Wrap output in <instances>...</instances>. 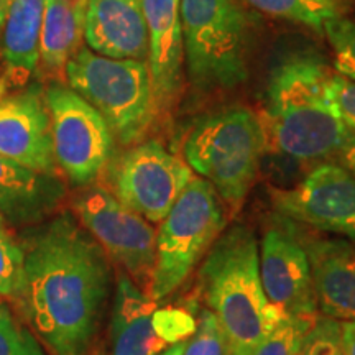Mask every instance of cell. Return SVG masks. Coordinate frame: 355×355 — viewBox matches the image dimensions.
Instances as JSON below:
<instances>
[{"label": "cell", "instance_id": "obj_1", "mask_svg": "<svg viewBox=\"0 0 355 355\" xmlns=\"http://www.w3.org/2000/svg\"><path fill=\"white\" fill-rule=\"evenodd\" d=\"M24 254L13 301L25 321L55 355H87L110 295L109 257L71 214L30 230Z\"/></svg>", "mask_w": 355, "mask_h": 355}, {"label": "cell", "instance_id": "obj_2", "mask_svg": "<svg viewBox=\"0 0 355 355\" xmlns=\"http://www.w3.org/2000/svg\"><path fill=\"white\" fill-rule=\"evenodd\" d=\"M331 78L332 71L306 53L273 69L260 115L268 148L301 162L340 152L352 133L336 107Z\"/></svg>", "mask_w": 355, "mask_h": 355}, {"label": "cell", "instance_id": "obj_3", "mask_svg": "<svg viewBox=\"0 0 355 355\" xmlns=\"http://www.w3.org/2000/svg\"><path fill=\"white\" fill-rule=\"evenodd\" d=\"M199 293L219 321L230 355H248L270 329L278 308L266 300L254 230L237 224L222 232L204 257Z\"/></svg>", "mask_w": 355, "mask_h": 355}, {"label": "cell", "instance_id": "obj_4", "mask_svg": "<svg viewBox=\"0 0 355 355\" xmlns=\"http://www.w3.org/2000/svg\"><path fill=\"white\" fill-rule=\"evenodd\" d=\"M266 148L260 115L241 105L204 117L189 132L183 153L194 175L211 183L235 216L259 176Z\"/></svg>", "mask_w": 355, "mask_h": 355}, {"label": "cell", "instance_id": "obj_5", "mask_svg": "<svg viewBox=\"0 0 355 355\" xmlns=\"http://www.w3.org/2000/svg\"><path fill=\"white\" fill-rule=\"evenodd\" d=\"M66 81L122 145L139 144L159 112L146 61L114 60L81 48L66 66Z\"/></svg>", "mask_w": 355, "mask_h": 355}, {"label": "cell", "instance_id": "obj_6", "mask_svg": "<svg viewBox=\"0 0 355 355\" xmlns=\"http://www.w3.org/2000/svg\"><path fill=\"white\" fill-rule=\"evenodd\" d=\"M250 25L241 0H181L183 61L194 86L214 91L247 81Z\"/></svg>", "mask_w": 355, "mask_h": 355}, {"label": "cell", "instance_id": "obj_7", "mask_svg": "<svg viewBox=\"0 0 355 355\" xmlns=\"http://www.w3.org/2000/svg\"><path fill=\"white\" fill-rule=\"evenodd\" d=\"M225 206L211 183L194 175L157 230V259L148 296L162 303L206 257L227 225Z\"/></svg>", "mask_w": 355, "mask_h": 355}, {"label": "cell", "instance_id": "obj_8", "mask_svg": "<svg viewBox=\"0 0 355 355\" xmlns=\"http://www.w3.org/2000/svg\"><path fill=\"white\" fill-rule=\"evenodd\" d=\"M79 224L94 237L105 255L148 293L157 259V230L102 186L87 184L73 198Z\"/></svg>", "mask_w": 355, "mask_h": 355}, {"label": "cell", "instance_id": "obj_9", "mask_svg": "<svg viewBox=\"0 0 355 355\" xmlns=\"http://www.w3.org/2000/svg\"><path fill=\"white\" fill-rule=\"evenodd\" d=\"M43 92L58 168L71 183L91 184L112 153L114 135L107 122L64 83H51Z\"/></svg>", "mask_w": 355, "mask_h": 355}, {"label": "cell", "instance_id": "obj_10", "mask_svg": "<svg viewBox=\"0 0 355 355\" xmlns=\"http://www.w3.org/2000/svg\"><path fill=\"white\" fill-rule=\"evenodd\" d=\"M194 178L188 163L157 140L132 146L114 170L119 201L152 224H159Z\"/></svg>", "mask_w": 355, "mask_h": 355}, {"label": "cell", "instance_id": "obj_11", "mask_svg": "<svg viewBox=\"0 0 355 355\" xmlns=\"http://www.w3.org/2000/svg\"><path fill=\"white\" fill-rule=\"evenodd\" d=\"M275 211L324 232L355 239V176L336 163H322L290 189H270Z\"/></svg>", "mask_w": 355, "mask_h": 355}, {"label": "cell", "instance_id": "obj_12", "mask_svg": "<svg viewBox=\"0 0 355 355\" xmlns=\"http://www.w3.org/2000/svg\"><path fill=\"white\" fill-rule=\"evenodd\" d=\"M259 260L270 304L291 316L318 318L309 259L298 237L282 227L268 229L259 245Z\"/></svg>", "mask_w": 355, "mask_h": 355}, {"label": "cell", "instance_id": "obj_13", "mask_svg": "<svg viewBox=\"0 0 355 355\" xmlns=\"http://www.w3.org/2000/svg\"><path fill=\"white\" fill-rule=\"evenodd\" d=\"M0 155L30 170L58 173L50 115L38 86L0 101Z\"/></svg>", "mask_w": 355, "mask_h": 355}, {"label": "cell", "instance_id": "obj_14", "mask_svg": "<svg viewBox=\"0 0 355 355\" xmlns=\"http://www.w3.org/2000/svg\"><path fill=\"white\" fill-rule=\"evenodd\" d=\"M148 35L150 74L158 107H171L183 83L181 0H141Z\"/></svg>", "mask_w": 355, "mask_h": 355}, {"label": "cell", "instance_id": "obj_15", "mask_svg": "<svg viewBox=\"0 0 355 355\" xmlns=\"http://www.w3.org/2000/svg\"><path fill=\"white\" fill-rule=\"evenodd\" d=\"M84 40L97 55L146 61L148 35L141 0H86Z\"/></svg>", "mask_w": 355, "mask_h": 355}, {"label": "cell", "instance_id": "obj_16", "mask_svg": "<svg viewBox=\"0 0 355 355\" xmlns=\"http://www.w3.org/2000/svg\"><path fill=\"white\" fill-rule=\"evenodd\" d=\"M318 309L336 321H355V242L319 239L303 243Z\"/></svg>", "mask_w": 355, "mask_h": 355}, {"label": "cell", "instance_id": "obj_17", "mask_svg": "<svg viewBox=\"0 0 355 355\" xmlns=\"http://www.w3.org/2000/svg\"><path fill=\"white\" fill-rule=\"evenodd\" d=\"M64 196L56 175L21 166L0 155V216L13 225L38 224Z\"/></svg>", "mask_w": 355, "mask_h": 355}, {"label": "cell", "instance_id": "obj_18", "mask_svg": "<svg viewBox=\"0 0 355 355\" xmlns=\"http://www.w3.org/2000/svg\"><path fill=\"white\" fill-rule=\"evenodd\" d=\"M157 303L121 272L110 313V355H159L166 343L153 329Z\"/></svg>", "mask_w": 355, "mask_h": 355}, {"label": "cell", "instance_id": "obj_19", "mask_svg": "<svg viewBox=\"0 0 355 355\" xmlns=\"http://www.w3.org/2000/svg\"><path fill=\"white\" fill-rule=\"evenodd\" d=\"M86 0H44L38 66L53 83L66 81V66L81 50Z\"/></svg>", "mask_w": 355, "mask_h": 355}, {"label": "cell", "instance_id": "obj_20", "mask_svg": "<svg viewBox=\"0 0 355 355\" xmlns=\"http://www.w3.org/2000/svg\"><path fill=\"white\" fill-rule=\"evenodd\" d=\"M44 0H10L0 33V50L12 84H25L38 68Z\"/></svg>", "mask_w": 355, "mask_h": 355}, {"label": "cell", "instance_id": "obj_21", "mask_svg": "<svg viewBox=\"0 0 355 355\" xmlns=\"http://www.w3.org/2000/svg\"><path fill=\"white\" fill-rule=\"evenodd\" d=\"M245 6L277 19H285L322 32L324 24L340 17L339 0H241Z\"/></svg>", "mask_w": 355, "mask_h": 355}, {"label": "cell", "instance_id": "obj_22", "mask_svg": "<svg viewBox=\"0 0 355 355\" xmlns=\"http://www.w3.org/2000/svg\"><path fill=\"white\" fill-rule=\"evenodd\" d=\"M316 319L291 316L278 311L270 329L248 355H300Z\"/></svg>", "mask_w": 355, "mask_h": 355}, {"label": "cell", "instance_id": "obj_23", "mask_svg": "<svg viewBox=\"0 0 355 355\" xmlns=\"http://www.w3.org/2000/svg\"><path fill=\"white\" fill-rule=\"evenodd\" d=\"M322 33L334 53L337 74L355 81V20L337 17L324 24Z\"/></svg>", "mask_w": 355, "mask_h": 355}, {"label": "cell", "instance_id": "obj_24", "mask_svg": "<svg viewBox=\"0 0 355 355\" xmlns=\"http://www.w3.org/2000/svg\"><path fill=\"white\" fill-rule=\"evenodd\" d=\"M0 355H48L37 336L0 303Z\"/></svg>", "mask_w": 355, "mask_h": 355}, {"label": "cell", "instance_id": "obj_25", "mask_svg": "<svg viewBox=\"0 0 355 355\" xmlns=\"http://www.w3.org/2000/svg\"><path fill=\"white\" fill-rule=\"evenodd\" d=\"M183 355H229V343L219 321L209 309H204Z\"/></svg>", "mask_w": 355, "mask_h": 355}, {"label": "cell", "instance_id": "obj_26", "mask_svg": "<svg viewBox=\"0 0 355 355\" xmlns=\"http://www.w3.org/2000/svg\"><path fill=\"white\" fill-rule=\"evenodd\" d=\"M24 248L0 230V296L15 300L24 273Z\"/></svg>", "mask_w": 355, "mask_h": 355}, {"label": "cell", "instance_id": "obj_27", "mask_svg": "<svg viewBox=\"0 0 355 355\" xmlns=\"http://www.w3.org/2000/svg\"><path fill=\"white\" fill-rule=\"evenodd\" d=\"M300 355H345L340 344L339 321L331 318H318L306 336Z\"/></svg>", "mask_w": 355, "mask_h": 355}, {"label": "cell", "instance_id": "obj_28", "mask_svg": "<svg viewBox=\"0 0 355 355\" xmlns=\"http://www.w3.org/2000/svg\"><path fill=\"white\" fill-rule=\"evenodd\" d=\"M153 329L166 344L186 340V337L196 331V322L188 313L180 309H155Z\"/></svg>", "mask_w": 355, "mask_h": 355}, {"label": "cell", "instance_id": "obj_29", "mask_svg": "<svg viewBox=\"0 0 355 355\" xmlns=\"http://www.w3.org/2000/svg\"><path fill=\"white\" fill-rule=\"evenodd\" d=\"M331 89L344 125L355 135V81L332 73Z\"/></svg>", "mask_w": 355, "mask_h": 355}, {"label": "cell", "instance_id": "obj_30", "mask_svg": "<svg viewBox=\"0 0 355 355\" xmlns=\"http://www.w3.org/2000/svg\"><path fill=\"white\" fill-rule=\"evenodd\" d=\"M340 344L345 355H355V321H340Z\"/></svg>", "mask_w": 355, "mask_h": 355}, {"label": "cell", "instance_id": "obj_31", "mask_svg": "<svg viewBox=\"0 0 355 355\" xmlns=\"http://www.w3.org/2000/svg\"><path fill=\"white\" fill-rule=\"evenodd\" d=\"M340 162H343V166L347 168V170L355 176V135L352 133L350 139L345 141V145L340 148Z\"/></svg>", "mask_w": 355, "mask_h": 355}, {"label": "cell", "instance_id": "obj_32", "mask_svg": "<svg viewBox=\"0 0 355 355\" xmlns=\"http://www.w3.org/2000/svg\"><path fill=\"white\" fill-rule=\"evenodd\" d=\"M184 344H186V340H181V343H175V344H171L170 347L163 350V352L159 354V355H183Z\"/></svg>", "mask_w": 355, "mask_h": 355}, {"label": "cell", "instance_id": "obj_33", "mask_svg": "<svg viewBox=\"0 0 355 355\" xmlns=\"http://www.w3.org/2000/svg\"><path fill=\"white\" fill-rule=\"evenodd\" d=\"M10 84H12V81H10V79H8L7 74L3 78H0V101L6 99L8 89H10Z\"/></svg>", "mask_w": 355, "mask_h": 355}, {"label": "cell", "instance_id": "obj_34", "mask_svg": "<svg viewBox=\"0 0 355 355\" xmlns=\"http://www.w3.org/2000/svg\"><path fill=\"white\" fill-rule=\"evenodd\" d=\"M8 3H10V0H0V33H2L3 21H6V15H7V10H8Z\"/></svg>", "mask_w": 355, "mask_h": 355}, {"label": "cell", "instance_id": "obj_35", "mask_svg": "<svg viewBox=\"0 0 355 355\" xmlns=\"http://www.w3.org/2000/svg\"><path fill=\"white\" fill-rule=\"evenodd\" d=\"M0 230H3V219H2V216H0Z\"/></svg>", "mask_w": 355, "mask_h": 355}, {"label": "cell", "instance_id": "obj_36", "mask_svg": "<svg viewBox=\"0 0 355 355\" xmlns=\"http://www.w3.org/2000/svg\"><path fill=\"white\" fill-rule=\"evenodd\" d=\"M229 355H230V352H229Z\"/></svg>", "mask_w": 355, "mask_h": 355}]
</instances>
